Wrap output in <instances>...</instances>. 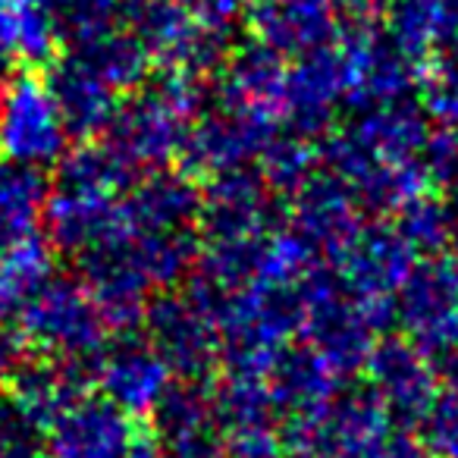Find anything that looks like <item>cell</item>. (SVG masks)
<instances>
[{"mask_svg": "<svg viewBox=\"0 0 458 458\" xmlns=\"http://www.w3.org/2000/svg\"><path fill=\"white\" fill-rule=\"evenodd\" d=\"M289 226L311 245L318 255L336 258L364 226V208L355 191L330 170L314 173L289 198Z\"/></svg>", "mask_w": 458, "mask_h": 458, "instance_id": "9c48e42d", "label": "cell"}, {"mask_svg": "<svg viewBox=\"0 0 458 458\" xmlns=\"http://www.w3.org/2000/svg\"><path fill=\"white\" fill-rule=\"evenodd\" d=\"M54 245L38 233L0 251V308L32 299L54 274Z\"/></svg>", "mask_w": 458, "mask_h": 458, "instance_id": "d4e9b609", "label": "cell"}, {"mask_svg": "<svg viewBox=\"0 0 458 458\" xmlns=\"http://www.w3.org/2000/svg\"><path fill=\"white\" fill-rule=\"evenodd\" d=\"M64 110L51 79L38 72L10 76L0 89V151L10 164L29 170L57 166L70 145Z\"/></svg>", "mask_w": 458, "mask_h": 458, "instance_id": "7a4b0ae2", "label": "cell"}, {"mask_svg": "<svg viewBox=\"0 0 458 458\" xmlns=\"http://www.w3.org/2000/svg\"><path fill=\"white\" fill-rule=\"evenodd\" d=\"M449 249H452V267H455V274H458V236L452 239V245H449Z\"/></svg>", "mask_w": 458, "mask_h": 458, "instance_id": "836d02e7", "label": "cell"}, {"mask_svg": "<svg viewBox=\"0 0 458 458\" xmlns=\"http://www.w3.org/2000/svg\"><path fill=\"white\" fill-rule=\"evenodd\" d=\"M123 22L141 41L154 66L208 76L226 57V41L208 35L185 0H123Z\"/></svg>", "mask_w": 458, "mask_h": 458, "instance_id": "3957f363", "label": "cell"}, {"mask_svg": "<svg viewBox=\"0 0 458 458\" xmlns=\"http://www.w3.org/2000/svg\"><path fill=\"white\" fill-rule=\"evenodd\" d=\"M270 135L274 132L214 104L210 110H201L198 120L191 123L179 157L195 182H208L220 173L249 166L261 154Z\"/></svg>", "mask_w": 458, "mask_h": 458, "instance_id": "8fae6325", "label": "cell"}, {"mask_svg": "<svg viewBox=\"0 0 458 458\" xmlns=\"http://www.w3.org/2000/svg\"><path fill=\"white\" fill-rule=\"evenodd\" d=\"M258 176L270 189V195L293 198L314 173H320V148L314 139L280 129L264 141L258 154Z\"/></svg>", "mask_w": 458, "mask_h": 458, "instance_id": "7402d4cb", "label": "cell"}, {"mask_svg": "<svg viewBox=\"0 0 458 458\" xmlns=\"http://www.w3.org/2000/svg\"><path fill=\"white\" fill-rule=\"evenodd\" d=\"M449 4H452V13H455V29H458V0H449ZM452 54L458 57V41H455V51H452Z\"/></svg>", "mask_w": 458, "mask_h": 458, "instance_id": "e575fe53", "label": "cell"}, {"mask_svg": "<svg viewBox=\"0 0 458 458\" xmlns=\"http://www.w3.org/2000/svg\"><path fill=\"white\" fill-rule=\"evenodd\" d=\"M414 104L437 126H458V57L433 54L414 70Z\"/></svg>", "mask_w": 458, "mask_h": 458, "instance_id": "484cf974", "label": "cell"}, {"mask_svg": "<svg viewBox=\"0 0 458 458\" xmlns=\"http://www.w3.org/2000/svg\"><path fill=\"white\" fill-rule=\"evenodd\" d=\"M60 29V38L72 45L98 38L123 22V0H45Z\"/></svg>", "mask_w": 458, "mask_h": 458, "instance_id": "4316f807", "label": "cell"}, {"mask_svg": "<svg viewBox=\"0 0 458 458\" xmlns=\"http://www.w3.org/2000/svg\"><path fill=\"white\" fill-rule=\"evenodd\" d=\"M45 223L54 249L85 255L126 229L123 191L57 179L47 191Z\"/></svg>", "mask_w": 458, "mask_h": 458, "instance_id": "52a82bcc", "label": "cell"}, {"mask_svg": "<svg viewBox=\"0 0 458 458\" xmlns=\"http://www.w3.org/2000/svg\"><path fill=\"white\" fill-rule=\"evenodd\" d=\"M60 29L45 0H0V47L32 66L54 64Z\"/></svg>", "mask_w": 458, "mask_h": 458, "instance_id": "d6986e66", "label": "cell"}, {"mask_svg": "<svg viewBox=\"0 0 458 458\" xmlns=\"http://www.w3.org/2000/svg\"><path fill=\"white\" fill-rule=\"evenodd\" d=\"M339 107H345V91L333 45L305 54L289 66L283 129L318 139L333 129Z\"/></svg>", "mask_w": 458, "mask_h": 458, "instance_id": "4fadbf2b", "label": "cell"}, {"mask_svg": "<svg viewBox=\"0 0 458 458\" xmlns=\"http://www.w3.org/2000/svg\"><path fill=\"white\" fill-rule=\"evenodd\" d=\"M76 54L98 79L110 85V89L120 95V91H139L141 85L151 76V57L141 47V41L129 32L126 26L107 29L98 38L76 45Z\"/></svg>", "mask_w": 458, "mask_h": 458, "instance_id": "ffe728a7", "label": "cell"}, {"mask_svg": "<svg viewBox=\"0 0 458 458\" xmlns=\"http://www.w3.org/2000/svg\"><path fill=\"white\" fill-rule=\"evenodd\" d=\"M10 66H13V57H10V54L0 47V89H4V82L10 79Z\"/></svg>", "mask_w": 458, "mask_h": 458, "instance_id": "d6a6232c", "label": "cell"}, {"mask_svg": "<svg viewBox=\"0 0 458 458\" xmlns=\"http://www.w3.org/2000/svg\"><path fill=\"white\" fill-rule=\"evenodd\" d=\"M449 204H452V210H455V216H458V189L452 191V201Z\"/></svg>", "mask_w": 458, "mask_h": 458, "instance_id": "d590c367", "label": "cell"}, {"mask_svg": "<svg viewBox=\"0 0 458 458\" xmlns=\"http://www.w3.org/2000/svg\"><path fill=\"white\" fill-rule=\"evenodd\" d=\"M185 7L191 10V16H195L204 32L229 45L236 26L245 22L249 0H185Z\"/></svg>", "mask_w": 458, "mask_h": 458, "instance_id": "f546056e", "label": "cell"}, {"mask_svg": "<svg viewBox=\"0 0 458 458\" xmlns=\"http://www.w3.org/2000/svg\"><path fill=\"white\" fill-rule=\"evenodd\" d=\"M4 160H7V157H4V151H0V170H4Z\"/></svg>", "mask_w": 458, "mask_h": 458, "instance_id": "8d00e7d4", "label": "cell"}, {"mask_svg": "<svg viewBox=\"0 0 458 458\" xmlns=\"http://www.w3.org/2000/svg\"><path fill=\"white\" fill-rule=\"evenodd\" d=\"M343 132L370 164H402V160H418L430 132V120L414 101L399 98V101L355 110V120Z\"/></svg>", "mask_w": 458, "mask_h": 458, "instance_id": "5bb4252c", "label": "cell"}, {"mask_svg": "<svg viewBox=\"0 0 458 458\" xmlns=\"http://www.w3.org/2000/svg\"><path fill=\"white\" fill-rule=\"evenodd\" d=\"M395 318L408 339L430 358L445 355L458 345V274L452 258L433 255L414 261L399 289Z\"/></svg>", "mask_w": 458, "mask_h": 458, "instance_id": "5b68a950", "label": "cell"}, {"mask_svg": "<svg viewBox=\"0 0 458 458\" xmlns=\"http://www.w3.org/2000/svg\"><path fill=\"white\" fill-rule=\"evenodd\" d=\"M418 164L424 170L430 189H458V126H437L427 132V141L418 154Z\"/></svg>", "mask_w": 458, "mask_h": 458, "instance_id": "f1b7e54d", "label": "cell"}, {"mask_svg": "<svg viewBox=\"0 0 458 458\" xmlns=\"http://www.w3.org/2000/svg\"><path fill=\"white\" fill-rule=\"evenodd\" d=\"M377 380L386 402L408 418H420L437 399V368L427 352L414 343H386L374 358Z\"/></svg>", "mask_w": 458, "mask_h": 458, "instance_id": "ac0fdd59", "label": "cell"}, {"mask_svg": "<svg viewBox=\"0 0 458 458\" xmlns=\"http://www.w3.org/2000/svg\"><path fill=\"white\" fill-rule=\"evenodd\" d=\"M51 89L57 95V104L64 110L66 129L72 139H98L107 132L110 120H114L120 98L104 79H98L76 54L57 60L51 70Z\"/></svg>", "mask_w": 458, "mask_h": 458, "instance_id": "2e32d148", "label": "cell"}, {"mask_svg": "<svg viewBox=\"0 0 458 458\" xmlns=\"http://www.w3.org/2000/svg\"><path fill=\"white\" fill-rule=\"evenodd\" d=\"M208 85L201 72L173 70L154 85H141L116 107L107 145L132 170H164L182 154L185 135L204 110Z\"/></svg>", "mask_w": 458, "mask_h": 458, "instance_id": "6da1fadb", "label": "cell"}, {"mask_svg": "<svg viewBox=\"0 0 458 458\" xmlns=\"http://www.w3.org/2000/svg\"><path fill=\"white\" fill-rule=\"evenodd\" d=\"M439 374H443L445 386L452 393H458V345L445 352V355H439Z\"/></svg>", "mask_w": 458, "mask_h": 458, "instance_id": "1f68e13d", "label": "cell"}, {"mask_svg": "<svg viewBox=\"0 0 458 458\" xmlns=\"http://www.w3.org/2000/svg\"><path fill=\"white\" fill-rule=\"evenodd\" d=\"M349 189L355 191L364 214L368 210H374V214H395L411 198L430 191V182H427L418 160H402V164H370Z\"/></svg>", "mask_w": 458, "mask_h": 458, "instance_id": "cb8c5ba5", "label": "cell"}, {"mask_svg": "<svg viewBox=\"0 0 458 458\" xmlns=\"http://www.w3.org/2000/svg\"><path fill=\"white\" fill-rule=\"evenodd\" d=\"M420 443L430 458H458V393L445 389L437 393L424 414H420Z\"/></svg>", "mask_w": 458, "mask_h": 458, "instance_id": "83f0119b", "label": "cell"}, {"mask_svg": "<svg viewBox=\"0 0 458 458\" xmlns=\"http://www.w3.org/2000/svg\"><path fill=\"white\" fill-rule=\"evenodd\" d=\"M126 229H198L201 185L189 173L151 170L123 191Z\"/></svg>", "mask_w": 458, "mask_h": 458, "instance_id": "9a60e30c", "label": "cell"}, {"mask_svg": "<svg viewBox=\"0 0 458 458\" xmlns=\"http://www.w3.org/2000/svg\"><path fill=\"white\" fill-rule=\"evenodd\" d=\"M198 229L204 239H261L274 229L270 189L258 173L229 170L208 179L201 191Z\"/></svg>", "mask_w": 458, "mask_h": 458, "instance_id": "30bf717a", "label": "cell"}, {"mask_svg": "<svg viewBox=\"0 0 458 458\" xmlns=\"http://www.w3.org/2000/svg\"><path fill=\"white\" fill-rule=\"evenodd\" d=\"M47 191L51 185L45 182L41 170L16 164L0 170V251L38 233L45 223Z\"/></svg>", "mask_w": 458, "mask_h": 458, "instance_id": "44dd1931", "label": "cell"}, {"mask_svg": "<svg viewBox=\"0 0 458 458\" xmlns=\"http://www.w3.org/2000/svg\"><path fill=\"white\" fill-rule=\"evenodd\" d=\"M333 51L343 72L345 107L368 110L408 98L418 66L370 22H349L339 29Z\"/></svg>", "mask_w": 458, "mask_h": 458, "instance_id": "277c9868", "label": "cell"}, {"mask_svg": "<svg viewBox=\"0 0 458 458\" xmlns=\"http://www.w3.org/2000/svg\"><path fill=\"white\" fill-rule=\"evenodd\" d=\"M339 22L336 0H249L245 7V26L258 45L286 60L333 45L343 29Z\"/></svg>", "mask_w": 458, "mask_h": 458, "instance_id": "ba28073f", "label": "cell"}, {"mask_svg": "<svg viewBox=\"0 0 458 458\" xmlns=\"http://www.w3.org/2000/svg\"><path fill=\"white\" fill-rule=\"evenodd\" d=\"M414 261L418 258L393 223L361 226V233L336 255L339 280L358 299H393Z\"/></svg>", "mask_w": 458, "mask_h": 458, "instance_id": "7c38bea8", "label": "cell"}, {"mask_svg": "<svg viewBox=\"0 0 458 458\" xmlns=\"http://www.w3.org/2000/svg\"><path fill=\"white\" fill-rule=\"evenodd\" d=\"M216 70H220L214 89L216 107L242 116L267 132H280L283 114H286V57L255 41L226 54Z\"/></svg>", "mask_w": 458, "mask_h": 458, "instance_id": "8992f818", "label": "cell"}, {"mask_svg": "<svg viewBox=\"0 0 458 458\" xmlns=\"http://www.w3.org/2000/svg\"><path fill=\"white\" fill-rule=\"evenodd\" d=\"M393 226L399 229V236L414 251V258L443 255L452 245V239L458 236V216L452 204L430 195V191L411 198L405 208L395 210Z\"/></svg>", "mask_w": 458, "mask_h": 458, "instance_id": "603a6c76", "label": "cell"}, {"mask_svg": "<svg viewBox=\"0 0 458 458\" xmlns=\"http://www.w3.org/2000/svg\"><path fill=\"white\" fill-rule=\"evenodd\" d=\"M386 38L411 60L424 64L433 54H452L458 41L449 0H393L383 13Z\"/></svg>", "mask_w": 458, "mask_h": 458, "instance_id": "e0dca14e", "label": "cell"}, {"mask_svg": "<svg viewBox=\"0 0 458 458\" xmlns=\"http://www.w3.org/2000/svg\"><path fill=\"white\" fill-rule=\"evenodd\" d=\"M389 4H393V0H336L339 16H343V20L370 22V26H377V22L383 20V13H386Z\"/></svg>", "mask_w": 458, "mask_h": 458, "instance_id": "4dcf8cb0", "label": "cell"}]
</instances>
